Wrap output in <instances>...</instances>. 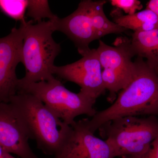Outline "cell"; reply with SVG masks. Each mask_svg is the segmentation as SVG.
<instances>
[{
    "mask_svg": "<svg viewBox=\"0 0 158 158\" xmlns=\"http://www.w3.org/2000/svg\"><path fill=\"white\" fill-rule=\"evenodd\" d=\"M146 9L153 11L158 16V0H150L147 4Z\"/></svg>",
    "mask_w": 158,
    "mask_h": 158,
    "instance_id": "cell-19",
    "label": "cell"
},
{
    "mask_svg": "<svg viewBox=\"0 0 158 158\" xmlns=\"http://www.w3.org/2000/svg\"><path fill=\"white\" fill-rule=\"evenodd\" d=\"M114 46L108 45L101 40L96 49L102 71L105 89L109 91L108 101L113 102L116 94L127 86L132 79L135 70V62L132 59L135 54L131 40L119 37L113 43Z\"/></svg>",
    "mask_w": 158,
    "mask_h": 158,
    "instance_id": "cell-6",
    "label": "cell"
},
{
    "mask_svg": "<svg viewBox=\"0 0 158 158\" xmlns=\"http://www.w3.org/2000/svg\"><path fill=\"white\" fill-rule=\"evenodd\" d=\"M27 10V16L31 18L34 22H40L44 18L52 20L58 17L51 11L47 0H28Z\"/></svg>",
    "mask_w": 158,
    "mask_h": 158,
    "instance_id": "cell-15",
    "label": "cell"
},
{
    "mask_svg": "<svg viewBox=\"0 0 158 158\" xmlns=\"http://www.w3.org/2000/svg\"><path fill=\"white\" fill-rule=\"evenodd\" d=\"M59 153L52 158H115L106 140L94 135L87 118L75 121Z\"/></svg>",
    "mask_w": 158,
    "mask_h": 158,
    "instance_id": "cell-8",
    "label": "cell"
},
{
    "mask_svg": "<svg viewBox=\"0 0 158 158\" xmlns=\"http://www.w3.org/2000/svg\"><path fill=\"white\" fill-rule=\"evenodd\" d=\"M90 1H81L77 9L66 17L51 20L54 31L65 34L74 43L81 55L90 50V43L97 40L90 17Z\"/></svg>",
    "mask_w": 158,
    "mask_h": 158,
    "instance_id": "cell-11",
    "label": "cell"
},
{
    "mask_svg": "<svg viewBox=\"0 0 158 158\" xmlns=\"http://www.w3.org/2000/svg\"><path fill=\"white\" fill-rule=\"evenodd\" d=\"M0 158H16L0 146Z\"/></svg>",
    "mask_w": 158,
    "mask_h": 158,
    "instance_id": "cell-20",
    "label": "cell"
},
{
    "mask_svg": "<svg viewBox=\"0 0 158 158\" xmlns=\"http://www.w3.org/2000/svg\"><path fill=\"white\" fill-rule=\"evenodd\" d=\"M81 56V59L71 64L55 65L53 74L65 81L77 84L80 91L96 100L106 91L96 49H90Z\"/></svg>",
    "mask_w": 158,
    "mask_h": 158,
    "instance_id": "cell-7",
    "label": "cell"
},
{
    "mask_svg": "<svg viewBox=\"0 0 158 158\" xmlns=\"http://www.w3.org/2000/svg\"><path fill=\"white\" fill-rule=\"evenodd\" d=\"M23 29L22 62L26 74L18 82L23 84L47 81L54 77L53 68L61 46L52 37V20L34 24L32 20L21 23Z\"/></svg>",
    "mask_w": 158,
    "mask_h": 158,
    "instance_id": "cell-3",
    "label": "cell"
},
{
    "mask_svg": "<svg viewBox=\"0 0 158 158\" xmlns=\"http://www.w3.org/2000/svg\"><path fill=\"white\" fill-rule=\"evenodd\" d=\"M135 158H158V136L146 152Z\"/></svg>",
    "mask_w": 158,
    "mask_h": 158,
    "instance_id": "cell-18",
    "label": "cell"
},
{
    "mask_svg": "<svg viewBox=\"0 0 158 158\" xmlns=\"http://www.w3.org/2000/svg\"><path fill=\"white\" fill-rule=\"evenodd\" d=\"M135 70L131 81L119 91L113 104L97 112L87 119L93 132L113 119L125 116L158 115V75L144 59L135 61Z\"/></svg>",
    "mask_w": 158,
    "mask_h": 158,
    "instance_id": "cell-1",
    "label": "cell"
},
{
    "mask_svg": "<svg viewBox=\"0 0 158 158\" xmlns=\"http://www.w3.org/2000/svg\"><path fill=\"white\" fill-rule=\"evenodd\" d=\"M112 14L114 23L126 30H132L134 32L158 30V16L149 9H146L131 15H122L116 11Z\"/></svg>",
    "mask_w": 158,
    "mask_h": 158,
    "instance_id": "cell-13",
    "label": "cell"
},
{
    "mask_svg": "<svg viewBox=\"0 0 158 158\" xmlns=\"http://www.w3.org/2000/svg\"><path fill=\"white\" fill-rule=\"evenodd\" d=\"M9 103L15 108L28 131L31 139L44 154L54 156L60 151L71 129L37 97L18 92Z\"/></svg>",
    "mask_w": 158,
    "mask_h": 158,
    "instance_id": "cell-2",
    "label": "cell"
},
{
    "mask_svg": "<svg viewBox=\"0 0 158 158\" xmlns=\"http://www.w3.org/2000/svg\"><path fill=\"white\" fill-rule=\"evenodd\" d=\"M110 2L112 6L122 10L128 15L135 14L137 10L143 8L141 2L138 0H111Z\"/></svg>",
    "mask_w": 158,
    "mask_h": 158,
    "instance_id": "cell-17",
    "label": "cell"
},
{
    "mask_svg": "<svg viewBox=\"0 0 158 158\" xmlns=\"http://www.w3.org/2000/svg\"><path fill=\"white\" fill-rule=\"evenodd\" d=\"M115 158H135L144 153L158 136V119L125 116L105 123L99 129Z\"/></svg>",
    "mask_w": 158,
    "mask_h": 158,
    "instance_id": "cell-4",
    "label": "cell"
},
{
    "mask_svg": "<svg viewBox=\"0 0 158 158\" xmlns=\"http://www.w3.org/2000/svg\"><path fill=\"white\" fill-rule=\"evenodd\" d=\"M23 29L13 28L6 37L0 38V103H9L17 93L19 79L16 69L22 62Z\"/></svg>",
    "mask_w": 158,
    "mask_h": 158,
    "instance_id": "cell-9",
    "label": "cell"
},
{
    "mask_svg": "<svg viewBox=\"0 0 158 158\" xmlns=\"http://www.w3.org/2000/svg\"><path fill=\"white\" fill-rule=\"evenodd\" d=\"M105 0L90 1V15L97 39L111 34H121L126 29L108 19L104 11Z\"/></svg>",
    "mask_w": 158,
    "mask_h": 158,
    "instance_id": "cell-14",
    "label": "cell"
},
{
    "mask_svg": "<svg viewBox=\"0 0 158 158\" xmlns=\"http://www.w3.org/2000/svg\"><path fill=\"white\" fill-rule=\"evenodd\" d=\"M28 4V0H0V9L9 17L24 23Z\"/></svg>",
    "mask_w": 158,
    "mask_h": 158,
    "instance_id": "cell-16",
    "label": "cell"
},
{
    "mask_svg": "<svg viewBox=\"0 0 158 158\" xmlns=\"http://www.w3.org/2000/svg\"><path fill=\"white\" fill-rule=\"evenodd\" d=\"M154 70H155L156 72V73L158 75V67L155 69Z\"/></svg>",
    "mask_w": 158,
    "mask_h": 158,
    "instance_id": "cell-21",
    "label": "cell"
},
{
    "mask_svg": "<svg viewBox=\"0 0 158 158\" xmlns=\"http://www.w3.org/2000/svg\"><path fill=\"white\" fill-rule=\"evenodd\" d=\"M25 125L10 103H0V146L20 158H39L29 143Z\"/></svg>",
    "mask_w": 158,
    "mask_h": 158,
    "instance_id": "cell-10",
    "label": "cell"
},
{
    "mask_svg": "<svg viewBox=\"0 0 158 158\" xmlns=\"http://www.w3.org/2000/svg\"><path fill=\"white\" fill-rule=\"evenodd\" d=\"M131 40L135 56L145 59L153 69L158 67V30L134 32Z\"/></svg>",
    "mask_w": 158,
    "mask_h": 158,
    "instance_id": "cell-12",
    "label": "cell"
},
{
    "mask_svg": "<svg viewBox=\"0 0 158 158\" xmlns=\"http://www.w3.org/2000/svg\"><path fill=\"white\" fill-rule=\"evenodd\" d=\"M37 97L65 124L72 125L81 115L93 117L97 112L94 108L96 100L80 91L76 93L65 88L55 77L47 81L23 84L18 82L17 93Z\"/></svg>",
    "mask_w": 158,
    "mask_h": 158,
    "instance_id": "cell-5",
    "label": "cell"
}]
</instances>
